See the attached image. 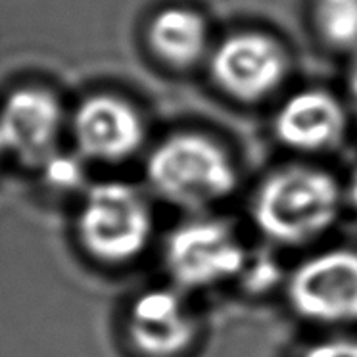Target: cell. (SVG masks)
<instances>
[{
    "label": "cell",
    "instance_id": "cell-1",
    "mask_svg": "<svg viewBox=\"0 0 357 357\" xmlns=\"http://www.w3.org/2000/svg\"><path fill=\"white\" fill-rule=\"evenodd\" d=\"M342 190L323 169L290 165L273 171L257 187L252 218L265 238L302 246L326 233L340 213Z\"/></svg>",
    "mask_w": 357,
    "mask_h": 357
},
{
    "label": "cell",
    "instance_id": "cell-10",
    "mask_svg": "<svg viewBox=\"0 0 357 357\" xmlns=\"http://www.w3.org/2000/svg\"><path fill=\"white\" fill-rule=\"evenodd\" d=\"M346 131V117L338 100L323 91H303L280 106L275 132L288 148L321 152L336 146Z\"/></svg>",
    "mask_w": 357,
    "mask_h": 357
},
{
    "label": "cell",
    "instance_id": "cell-6",
    "mask_svg": "<svg viewBox=\"0 0 357 357\" xmlns=\"http://www.w3.org/2000/svg\"><path fill=\"white\" fill-rule=\"evenodd\" d=\"M287 71L282 48L261 33L227 37L211 56L213 79L238 100H259L273 93Z\"/></svg>",
    "mask_w": 357,
    "mask_h": 357
},
{
    "label": "cell",
    "instance_id": "cell-16",
    "mask_svg": "<svg viewBox=\"0 0 357 357\" xmlns=\"http://www.w3.org/2000/svg\"><path fill=\"white\" fill-rule=\"evenodd\" d=\"M349 86H351V98H354V106H356V112H357V60L356 63H354V70H351Z\"/></svg>",
    "mask_w": 357,
    "mask_h": 357
},
{
    "label": "cell",
    "instance_id": "cell-5",
    "mask_svg": "<svg viewBox=\"0 0 357 357\" xmlns=\"http://www.w3.org/2000/svg\"><path fill=\"white\" fill-rule=\"evenodd\" d=\"M296 315L319 325L357 323V250L333 248L296 267L287 287Z\"/></svg>",
    "mask_w": 357,
    "mask_h": 357
},
{
    "label": "cell",
    "instance_id": "cell-8",
    "mask_svg": "<svg viewBox=\"0 0 357 357\" xmlns=\"http://www.w3.org/2000/svg\"><path fill=\"white\" fill-rule=\"evenodd\" d=\"M127 336L144 357H177L196 338V321L185 300L169 288H154L132 300Z\"/></svg>",
    "mask_w": 357,
    "mask_h": 357
},
{
    "label": "cell",
    "instance_id": "cell-2",
    "mask_svg": "<svg viewBox=\"0 0 357 357\" xmlns=\"http://www.w3.org/2000/svg\"><path fill=\"white\" fill-rule=\"evenodd\" d=\"M146 178L171 206L200 210L225 200L236 187V169L218 142L183 132L165 139L148 155Z\"/></svg>",
    "mask_w": 357,
    "mask_h": 357
},
{
    "label": "cell",
    "instance_id": "cell-15",
    "mask_svg": "<svg viewBox=\"0 0 357 357\" xmlns=\"http://www.w3.org/2000/svg\"><path fill=\"white\" fill-rule=\"evenodd\" d=\"M346 196H348V202L351 204V208L357 210V169L354 171V175L349 178L348 188H346Z\"/></svg>",
    "mask_w": 357,
    "mask_h": 357
},
{
    "label": "cell",
    "instance_id": "cell-4",
    "mask_svg": "<svg viewBox=\"0 0 357 357\" xmlns=\"http://www.w3.org/2000/svg\"><path fill=\"white\" fill-rule=\"evenodd\" d=\"M163 259L178 287L198 290L215 287L244 271L246 250L225 221L195 219L167 236Z\"/></svg>",
    "mask_w": 357,
    "mask_h": 357
},
{
    "label": "cell",
    "instance_id": "cell-9",
    "mask_svg": "<svg viewBox=\"0 0 357 357\" xmlns=\"http://www.w3.org/2000/svg\"><path fill=\"white\" fill-rule=\"evenodd\" d=\"M62 121V106L54 94L22 89L10 94L0 109V137L6 152L29 165H43L56 154Z\"/></svg>",
    "mask_w": 357,
    "mask_h": 357
},
{
    "label": "cell",
    "instance_id": "cell-13",
    "mask_svg": "<svg viewBox=\"0 0 357 357\" xmlns=\"http://www.w3.org/2000/svg\"><path fill=\"white\" fill-rule=\"evenodd\" d=\"M43 167L48 187L54 190H75L83 185L81 162L71 155L52 154L43 163Z\"/></svg>",
    "mask_w": 357,
    "mask_h": 357
},
{
    "label": "cell",
    "instance_id": "cell-3",
    "mask_svg": "<svg viewBox=\"0 0 357 357\" xmlns=\"http://www.w3.org/2000/svg\"><path fill=\"white\" fill-rule=\"evenodd\" d=\"M75 229L79 244L93 259L108 265L129 264L150 242L152 210L132 185L106 181L85 192Z\"/></svg>",
    "mask_w": 357,
    "mask_h": 357
},
{
    "label": "cell",
    "instance_id": "cell-7",
    "mask_svg": "<svg viewBox=\"0 0 357 357\" xmlns=\"http://www.w3.org/2000/svg\"><path fill=\"white\" fill-rule=\"evenodd\" d=\"M71 131L79 154L104 163L127 160L144 139L139 112L112 94H96L79 104L71 119Z\"/></svg>",
    "mask_w": 357,
    "mask_h": 357
},
{
    "label": "cell",
    "instance_id": "cell-14",
    "mask_svg": "<svg viewBox=\"0 0 357 357\" xmlns=\"http://www.w3.org/2000/svg\"><path fill=\"white\" fill-rule=\"evenodd\" d=\"M300 357H357V340L334 338L313 344Z\"/></svg>",
    "mask_w": 357,
    "mask_h": 357
},
{
    "label": "cell",
    "instance_id": "cell-17",
    "mask_svg": "<svg viewBox=\"0 0 357 357\" xmlns=\"http://www.w3.org/2000/svg\"><path fill=\"white\" fill-rule=\"evenodd\" d=\"M2 152H6V148H4V142H2V137H0V154Z\"/></svg>",
    "mask_w": 357,
    "mask_h": 357
},
{
    "label": "cell",
    "instance_id": "cell-11",
    "mask_svg": "<svg viewBox=\"0 0 357 357\" xmlns=\"http://www.w3.org/2000/svg\"><path fill=\"white\" fill-rule=\"evenodd\" d=\"M150 47L158 58L177 68L192 66L208 45V29L196 12L165 8L152 20L148 29Z\"/></svg>",
    "mask_w": 357,
    "mask_h": 357
},
{
    "label": "cell",
    "instance_id": "cell-12",
    "mask_svg": "<svg viewBox=\"0 0 357 357\" xmlns=\"http://www.w3.org/2000/svg\"><path fill=\"white\" fill-rule=\"evenodd\" d=\"M315 22L326 43L357 47V0H315Z\"/></svg>",
    "mask_w": 357,
    "mask_h": 357
}]
</instances>
